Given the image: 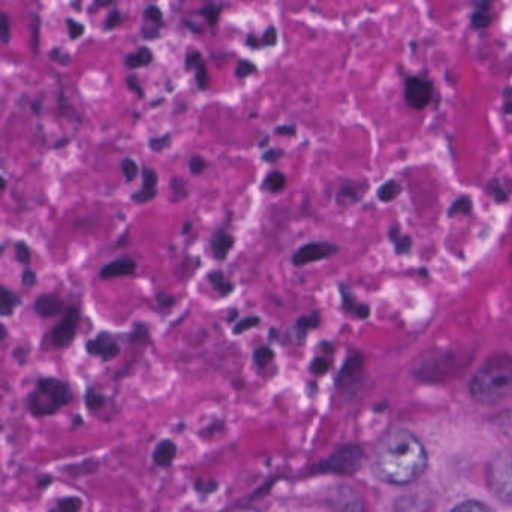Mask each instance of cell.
I'll return each mask as SVG.
<instances>
[{"mask_svg":"<svg viewBox=\"0 0 512 512\" xmlns=\"http://www.w3.org/2000/svg\"><path fill=\"white\" fill-rule=\"evenodd\" d=\"M236 512H258V511L254 510V508H245V510H240V511H236Z\"/></svg>","mask_w":512,"mask_h":512,"instance_id":"cell-57","label":"cell"},{"mask_svg":"<svg viewBox=\"0 0 512 512\" xmlns=\"http://www.w3.org/2000/svg\"><path fill=\"white\" fill-rule=\"evenodd\" d=\"M209 282L212 283L213 288H215L222 297H227V295H230L231 292L234 291L233 283L225 280L222 271H212V273L209 274Z\"/></svg>","mask_w":512,"mask_h":512,"instance_id":"cell-24","label":"cell"},{"mask_svg":"<svg viewBox=\"0 0 512 512\" xmlns=\"http://www.w3.org/2000/svg\"><path fill=\"white\" fill-rule=\"evenodd\" d=\"M120 21H122V14H120L119 11L111 12L107 17V20H105V30L114 29V27L119 26Z\"/></svg>","mask_w":512,"mask_h":512,"instance_id":"cell-47","label":"cell"},{"mask_svg":"<svg viewBox=\"0 0 512 512\" xmlns=\"http://www.w3.org/2000/svg\"><path fill=\"white\" fill-rule=\"evenodd\" d=\"M207 168L206 159L203 156H194L189 162V170L194 176H200V174L204 173V170Z\"/></svg>","mask_w":512,"mask_h":512,"instance_id":"cell-41","label":"cell"},{"mask_svg":"<svg viewBox=\"0 0 512 512\" xmlns=\"http://www.w3.org/2000/svg\"><path fill=\"white\" fill-rule=\"evenodd\" d=\"M144 17H146L147 21L150 23L156 24V26H162V21H164V14H162L161 9L158 6L152 5L146 9L144 12Z\"/></svg>","mask_w":512,"mask_h":512,"instance_id":"cell-39","label":"cell"},{"mask_svg":"<svg viewBox=\"0 0 512 512\" xmlns=\"http://www.w3.org/2000/svg\"><path fill=\"white\" fill-rule=\"evenodd\" d=\"M186 71H195V80L200 90H206L209 87V71H207L206 62L200 51H189L185 60Z\"/></svg>","mask_w":512,"mask_h":512,"instance_id":"cell-12","label":"cell"},{"mask_svg":"<svg viewBox=\"0 0 512 512\" xmlns=\"http://www.w3.org/2000/svg\"><path fill=\"white\" fill-rule=\"evenodd\" d=\"M158 303L161 307H171L174 306V303H176V298L173 297V295L165 294V292H161V294H158Z\"/></svg>","mask_w":512,"mask_h":512,"instance_id":"cell-48","label":"cell"},{"mask_svg":"<svg viewBox=\"0 0 512 512\" xmlns=\"http://www.w3.org/2000/svg\"><path fill=\"white\" fill-rule=\"evenodd\" d=\"M135 268H137V262L132 258H123L116 259V261L110 262V264L104 265L101 270L102 279H114V277H123V276H131V274L135 273Z\"/></svg>","mask_w":512,"mask_h":512,"instance_id":"cell-15","label":"cell"},{"mask_svg":"<svg viewBox=\"0 0 512 512\" xmlns=\"http://www.w3.org/2000/svg\"><path fill=\"white\" fill-rule=\"evenodd\" d=\"M450 512H492V510L487 505L481 504V502L468 501L457 505Z\"/></svg>","mask_w":512,"mask_h":512,"instance_id":"cell-31","label":"cell"},{"mask_svg":"<svg viewBox=\"0 0 512 512\" xmlns=\"http://www.w3.org/2000/svg\"><path fill=\"white\" fill-rule=\"evenodd\" d=\"M259 324H261V319H259L258 316H249V318L243 319V321H240L239 324L234 327V334L240 336V334L252 330V328H255L256 325Z\"/></svg>","mask_w":512,"mask_h":512,"instance_id":"cell-35","label":"cell"},{"mask_svg":"<svg viewBox=\"0 0 512 512\" xmlns=\"http://www.w3.org/2000/svg\"><path fill=\"white\" fill-rule=\"evenodd\" d=\"M427 465L429 457L420 439L406 430H396L379 444L373 472L385 483L408 486L426 472Z\"/></svg>","mask_w":512,"mask_h":512,"instance_id":"cell-1","label":"cell"},{"mask_svg":"<svg viewBox=\"0 0 512 512\" xmlns=\"http://www.w3.org/2000/svg\"><path fill=\"white\" fill-rule=\"evenodd\" d=\"M246 47L252 48V50H261V39L256 38L255 35H249L246 38Z\"/></svg>","mask_w":512,"mask_h":512,"instance_id":"cell-51","label":"cell"},{"mask_svg":"<svg viewBox=\"0 0 512 512\" xmlns=\"http://www.w3.org/2000/svg\"><path fill=\"white\" fill-rule=\"evenodd\" d=\"M105 403V397L101 396V394L96 393L95 390H87L86 393V405L87 408L92 409V411H96V409L102 408Z\"/></svg>","mask_w":512,"mask_h":512,"instance_id":"cell-36","label":"cell"},{"mask_svg":"<svg viewBox=\"0 0 512 512\" xmlns=\"http://www.w3.org/2000/svg\"><path fill=\"white\" fill-rule=\"evenodd\" d=\"M126 84H128L129 89L132 90V92L137 93L140 98H143L144 92L143 89H141L140 84H138V80L135 77H128V80H126Z\"/></svg>","mask_w":512,"mask_h":512,"instance_id":"cell-50","label":"cell"},{"mask_svg":"<svg viewBox=\"0 0 512 512\" xmlns=\"http://www.w3.org/2000/svg\"><path fill=\"white\" fill-rule=\"evenodd\" d=\"M340 297H342V307L349 315L357 316L360 319H367L370 316V307L367 304L360 303L352 294L351 289L346 285H339Z\"/></svg>","mask_w":512,"mask_h":512,"instance_id":"cell-14","label":"cell"},{"mask_svg":"<svg viewBox=\"0 0 512 512\" xmlns=\"http://www.w3.org/2000/svg\"><path fill=\"white\" fill-rule=\"evenodd\" d=\"M153 59H155L153 51L149 47H141L135 53L129 54L126 57L125 63L129 69H140L149 66Z\"/></svg>","mask_w":512,"mask_h":512,"instance_id":"cell-19","label":"cell"},{"mask_svg":"<svg viewBox=\"0 0 512 512\" xmlns=\"http://www.w3.org/2000/svg\"><path fill=\"white\" fill-rule=\"evenodd\" d=\"M120 168H122L123 176H125V179L128 180V182H134V180L137 179L138 165L137 162L134 161V159H123Z\"/></svg>","mask_w":512,"mask_h":512,"instance_id":"cell-30","label":"cell"},{"mask_svg":"<svg viewBox=\"0 0 512 512\" xmlns=\"http://www.w3.org/2000/svg\"><path fill=\"white\" fill-rule=\"evenodd\" d=\"M38 282V276H36L35 271L30 270V268H26L21 274V283H23L26 288H33Z\"/></svg>","mask_w":512,"mask_h":512,"instance_id":"cell-45","label":"cell"},{"mask_svg":"<svg viewBox=\"0 0 512 512\" xmlns=\"http://www.w3.org/2000/svg\"><path fill=\"white\" fill-rule=\"evenodd\" d=\"M83 502L78 498H65L57 502V511L59 512H80Z\"/></svg>","mask_w":512,"mask_h":512,"instance_id":"cell-32","label":"cell"},{"mask_svg":"<svg viewBox=\"0 0 512 512\" xmlns=\"http://www.w3.org/2000/svg\"><path fill=\"white\" fill-rule=\"evenodd\" d=\"M394 243H396V254L397 255H403L408 254L409 249H411V239L409 237H397L396 240H394Z\"/></svg>","mask_w":512,"mask_h":512,"instance_id":"cell-44","label":"cell"},{"mask_svg":"<svg viewBox=\"0 0 512 512\" xmlns=\"http://www.w3.org/2000/svg\"><path fill=\"white\" fill-rule=\"evenodd\" d=\"M15 256H17V261L23 264L24 267H29L30 262H32L29 246L24 242H18L15 245Z\"/></svg>","mask_w":512,"mask_h":512,"instance_id":"cell-34","label":"cell"},{"mask_svg":"<svg viewBox=\"0 0 512 512\" xmlns=\"http://www.w3.org/2000/svg\"><path fill=\"white\" fill-rule=\"evenodd\" d=\"M33 310L38 313L41 318H53L59 315L63 310V301L56 295H39L33 303Z\"/></svg>","mask_w":512,"mask_h":512,"instance_id":"cell-16","label":"cell"},{"mask_svg":"<svg viewBox=\"0 0 512 512\" xmlns=\"http://www.w3.org/2000/svg\"><path fill=\"white\" fill-rule=\"evenodd\" d=\"M156 194H158V174L153 168H144L143 188L132 195V201L135 204H146L155 200Z\"/></svg>","mask_w":512,"mask_h":512,"instance_id":"cell-13","label":"cell"},{"mask_svg":"<svg viewBox=\"0 0 512 512\" xmlns=\"http://www.w3.org/2000/svg\"><path fill=\"white\" fill-rule=\"evenodd\" d=\"M361 453L357 448L349 447L346 450L337 453L333 459L330 460L327 466L328 471L342 472V474H351L360 465Z\"/></svg>","mask_w":512,"mask_h":512,"instance_id":"cell-11","label":"cell"},{"mask_svg":"<svg viewBox=\"0 0 512 512\" xmlns=\"http://www.w3.org/2000/svg\"><path fill=\"white\" fill-rule=\"evenodd\" d=\"M78 324H80V310L71 306L66 309L65 315L53 330V343L56 348H68L77 336Z\"/></svg>","mask_w":512,"mask_h":512,"instance_id":"cell-6","label":"cell"},{"mask_svg":"<svg viewBox=\"0 0 512 512\" xmlns=\"http://www.w3.org/2000/svg\"><path fill=\"white\" fill-rule=\"evenodd\" d=\"M334 512H364L363 501L358 493L348 486L339 487L331 498Z\"/></svg>","mask_w":512,"mask_h":512,"instance_id":"cell-10","label":"cell"},{"mask_svg":"<svg viewBox=\"0 0 512 512\" xmlns=\"http://www.w3.org/2000/svg\"><path fill=\"white\" fill-rule=\"evenodd\" d=\"M254 358L255 363L258 364L259 367H265L274 360L273 349L268 348V346H261V348L256 349L254 352Z\"/></svg>","mask_w":512,"mask_h":512,"instance_id":"cell-29","label":"cell"},{"mask_svg":"<svg viewBox=\"0 0 512 512\" xmlns=\"http://www.w3.org/2000/svg\"><path fill=\"white\" fill-rule=\"evenodd\" d=\"M363 355L354 354L345 361L339 375H337V388L342 391H351L357 387L363 378Z\"/></svg>","mask_w":512,"mask_h":512,"instance_id":"cell-8","label":"cell"},{"mask_svg":"<svg viewBox=\"0 0 512 512\" xmlns=\"http://www.w3.org/2000/svg\"><path fill=\"white\" fill-rule=\"evenodd\" d=\"M171 192H173L174 201H182L188 195V188H186V182L182 179H173L170 183Z\"/></svg>","mask_w":512,"mask_h":512,"instance_id":"cell-33","label":"cell"},{"mask_svg":"<svg viewBox=\"0 0 512 512\" xmlns=\"http://www.w3.org/2000/svg\"><path fill=\"white\" fill-rule=\"evenodd\" d=\"M337 252H339V248L333 243H307V245L301 246L292 256V264L295 267H301V265L310 264V262L324 261V259L336 255Z\"/></svg>","mask_w":512,"mask_h":512,"instance_id":"cell-7","label":"cell"},{"mask_svg":"<svg viewBox=\"0 0 512 512\" xmlns=\"http://www.w3.org/2000/svg\"><path fill=\"white\" fill-rule=\"evenodd\" d=\"M405 98L409 107L423 110L433 98L432 81L423 77H408L405 81Z\"/></svg>","mask_w":512,"mask_h":512,"instance_id":"cell-5","label":"cell"},{"mask_svg":"<svg viewBox=\"0 0 512 512\" xmlns=\"http://www.w3.org/2000/svg\"><path fill=\"white\" fill-rule=\"evenodd\" d=\"M328 369H330V366H328V361L325 358H316V360L312 361V366H310L313 375H324V373L328 372Z\"/></svg>","mask_w":512,"mask_h":512,"instance_id":"cell-43","label":"cell"},{"mask_svg":"<svg viewBox=\"0 0 512 512\" xmlns=\"http://www.w3.org/2000/svg\"><path fill=\"white\" fill-rule=\"evenodd\" d=\"M277 41H279V35H277L276 27L268 26L261 38L262 48L276 47Z\"/></svg>","mask_w":512,"mask_h":512,"instance_id":"cell-38","label":"cell"},{"mask_svg":"<svg viewBox=\"0 0 512 512\" xmlns=\"http://www.w3.org/2000/svg\"><path fill=\"white\" fill-rule=\"evenodd\" d=\"M256 71H258V69H256L254 62H251V60L248 59H242L237 63L236 77L240 78V80H245V78L254 75Z\"/></svg>","mask_w":512,"mask_h":512,"instance_id":"cell-28","label":"cell"},{"mask_svg":"<svg viewBox=\"0 0 512 512\" xmlns=\"http://www.w3.org/2000/svg\"><path fill=\"white\" fill-rule=\"evenodd\" d=\"M361 189L360 185L357 183H346V185L342 186L339 192H337V204H342V206H349V204L358 203V200L361 198Z\"/></svg>","mask_w":512,"mask_h":512,"instance_id":"cell-22","label":"cell"},{"mask_svg":"<svg viewBox=\"0 0 512 512\" xmlns=\"http://www.w3.org/2000/svg\"><path fill=\"white\" fill-rule=\"evenodd\" d=\"M149 330H147L146 325H135L134 333H132L131 340L132 342L137 343H147L149 342Z\"/></svg>","mask_w":512,"mask_h":512,"instance_id":"cell-42","label":"cell"},{"mask_svg":"<svg viewBox=\"0 0 512 512\" xmlns=\"http://www.w3.org/2000/svg\"><path fill=\"white\" fill-rule=\"evenodd\" d=\"M489 486L496 498L512 505V453H499L489 465Z\"/></svg>","mask_w":512,"mask_h":512,"instance_id":"cell-4","label":"cell"},{"mask_svg":"<svg viewBox=\"0 0 512 512\" xmlns=\"http://www.w3.org/2000/svg\"><path fill=\"white\" fill-rule=\"evenodd\" d=\"M176 459V445L171 441H164L156 447L153 460L158 466H170Z\"/></svg>","mask_w":512,"mask_h":512,"instance_id":"cell-21","label":"cell"},{"mask_svg":"<svg viewBox=\"0 0 512 512\" xmlns=\"http://www.w3.org/2000/svg\"><path fill=\"white\" fill-rule=\"evenodd\" d=\"M489 11H492V2L490 0H484L478 5V8L475 9L474 18H472V23H474V27L477 29H483V27H487L490 24V14Z\"/></svg>","mask_w":512,"mask_h":512,"instance_id":"cell-23","label":"cell"},{"mask_svg":"<svg viewBox=\"0 0 512 512\" xmlns=\"http://www.w3.org/2000/svg\"><path fill=\"white\" fill-rule=\"evenodd\" d=\"M0 41L3 44H8L11 41V21L3 12H0Z\"/></svg>","mask_w":512,"mask_h":512,"instance_id":"cell-37","label":"cell"},{"mask_svg":"<svg viewBox=\"0 0 512 512\" xmlns=\"http://www.w3.org/2000/svg\"><path fill=\"white\" fill-rule=\"evenodd\" d=\"M6 188V180L3 179V177H0V192L3 191V189Z\"/></svg>","mask_w":512,"mask_h":512,"instance_id":"cell-56","label":"cell"},{"mask_svg":"<svg viewBox=\"0 0 512 512\" xmlns=\"http://www.w3.org/2000/svg\"><path fill=\"white\" fill-rule=\"evenodd\" d=\"M400 192H402V186L394 182V180H390V182H385L384 185L378 189V198L382 203H391V201L399 197Z\"/></svg>","mask_w":512,"mask_h":512,"instance_id":"cell-25","label":"cell"},{"mask_svg":"<svg viewBox=\"0 0 512 512\" xmlns=\"http://www.w3.org/2000/svg\"><path fill=\"white\" fill-rule=\"evenodd\" d=\"M6 336H8V331H6L5 325L0 324V343L5 340Z\"/></svg>","mask_w":512,"mask_h":512,"instance_id":"cell-54","label":"cell"},{"mask_svg":"<svg viewBox=\"0 0 512 512\" xmlns=\"http://www.w3.org/2000/svg\"><path fill=\"white\" fill-rule=\"evenodd\" d=\"M472 399L481 405H495L512 394V358L495 355L475 373L471 381Z\"/></svg>","mask_w":512,"mask_h":512,"instance_id":"cell-2","label":"cell"},{"mask_svg":"<svg viewBox=\"0 0 512 512\" xmlns=\"http://www.w3.org/2000/svg\"><path fill=\"white\" fill-rule=\"evenodd\" d=\"M72 402V390L68 382L56 378H41L30 393L27 406L35 417H48Z\"/></svg>","mask_w":512,"mask_h":512,"instance_id":"cell-3","label":"cell"},{"mask_svg":"<svg viewBox=\"0 0 512 512\" xmlns=\"http://www.w3.org/2000/svg\"><path fill=\"white\" fill-rule=\"evenodd\" d=\"M286 185V177L283 176L279 171H274V173L268 174L264 180V186L270 192H280Z\"/></svg>","mask_w":512,"mask_h":512,"instance_id":"cell-26","label":"cell"},{"mask_svg":"<svg viewBox=\"0 0 512 512\" xmlns=\"http://www.w3.org/2000/svg\"><path fill=\"white\" fill-rule=\"evenodd\" d=\"M234 246V239L225 231H218L212 240V251L218 261H224Z\"/></svg>","mask_w":512,"mask_h":512,"instance_id":"cell-18","label":"cell"},{"mask_svg":"<svg viewBox=\"0 0 512 512\" xmlns=\"http://www.w3.org/2000/svg\"><path fill=\"white\" fill-rule=\"evenodd\" d=\"M21 298L6 286L0 285V316L9 318L20 307Z\"/></svg>","mask_w":512,"mask_h":512,"instance_id":"cell-17","label":"cell"},{"mask_svg":"<svg viewBox=\"0 0 512 512\" xmlns=\"http://www.w3.org/2000/svg\"><path fill=\"white\" fill-rule=\"evenodd\" d=\"M86 351L92 357H99L107 363L119 357L120 346L110 333H99L95 339L86 343Z\"/></svg>","mask_w":512,"mask_h":512,"instance_id":"cell-9","label":"cell"},{"mask_svg":"<svg viewBox=\"0 0 512 512\" xmlns=\"http://www.w3.org/2000/svg\"><path fill=\"white\" fill-rule=\"evenodd\" d=\"M66 23H68L69 36H71V39H78L81 35H83V24H80L75 20H68Z\"/></svg>","mask_w":512,"mask_h":512,"instance_id":"cell-46","label":"cell"},{"mask_svg":"<svg viewBox=\"0 0 512 512\" xmlns=\"http://www.w3.org/2000/svg\"><path fill=\"white\" fill-rule=\"evenodd\" d=\"M295 132H297V129L292 125L280 126L276 129V134L280 135H295Z\"/></svg>","mask_w":512,"mask_h":512,"instance_id":"cell-52","label":"cell"},{"mask_svg":"<svg viewBox=\"0 0 512 512\" xmlns=\"http://www.w3.org/2000/svg\"><path fill=\"white\" fill-rule=\"evenodd\" d=\"M170 144V134H165L164 137L152 138V140L149 141L150 149H152L153 152H162V150L168 149Z\"/></svg>","mask_w":512,"mask_h":512,"instance_id":"cell-40","label":"cell"},{"mask_svg":"<svg viewBox=\"0 0 512 512\" xmlns=\"http://www.w3.org/2000/svg\"><path fill=\"white\" fill-rule=\"evenodd\" d=\"M319 322H321L319 312H313L310 316H301L294 327L298 342H304V340H306L307 333H309L310 330L318 328Z\"/></svg>","mask_w":512,"mask_h":512,"instance_id":"cell-20","label":"cell"},{"mask_svg":"<svg viewBox=\"0 0 512 512\" xmlns=\"http://www.w3.org/2000/svg\"><path fill=\"white\" fill-rule=\"evenodd\" d=\"M191 228H192V224H191V222H188V224H186L185 227H183V234H188L189 230H191Z\"/></svg>","mask_w":512,"mask_h":512,"instance_id":"cell-55","label":"cell"},{"mask_svg":"<svg viewBox=\"0 0 512 512\" xmlns=\"http://www.w3.org/2000/svg\"><path fill=\"white\" fill-rule=\"evenodd\" d=\"M280 156H283V152H279V150L270 149L267 150V152L262 155V161L270 162V164H273V162H276L277 159L280 158Z\"/></svg>","mask_w":512,"mask_h":512,"instance_id":"cell-49","label":"cell"},{"mask_svg":"<svg viewBox=\"0 0 512 512\" xmlns=\"http://www.w3.org/2000/svg\"><path fill=\"white\" fill-rule=\"evenodd\" d=\"M111 2H113V0H93V5L90 6V11H93V9L102 8V6L110 5Z\"/></svg>","mask_w":512,"mask_h":512,"instance_id":"cell-53","label":"cell"},{"mask_svg":"<svg viewBox=\"0 0 512 512\" xmlns=\"http://www.w3.org/2000/svg\"><path fill=\"white\" fill-rule=\"evenodd\" d=\"M222 6L216 5V3H207L206 6L201 8L200 14L206 18L207 23L210 26H216L219 21V17H221Z\"/></svg>","mask_w":512,"mask_h":512,"instance_id":"cell-27","label":"cell"}]
</instances>
